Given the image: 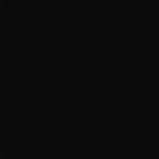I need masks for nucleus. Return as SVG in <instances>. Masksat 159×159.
<instances>
[]
</instances>
